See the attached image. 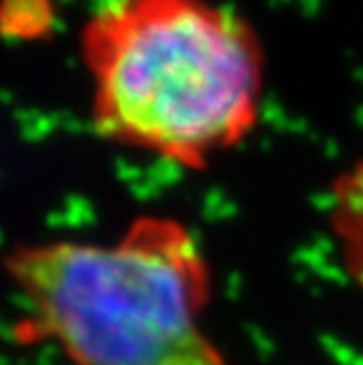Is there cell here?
Masks as SVG:
<instances>
[{"label": "cell", "instance_id": "obj_2", "mask_svg": "<svg viewBox=\"0 0 363 365\" xmlns=\"http://www.w3.org/2000/svg\"><path fill=\"white\" fill-rule=\"evenodd\" d=\"M5 274L21 344L68 365H231L205 328L215 276L189 224L137 215L113 240H24Z\"/></svg>", "mask_w": 363, "mask_h": 365}, {"label": "cell", "instance_id": "obj_1", "mask_svg": "<svg viewBox=\"0 0 363 365\" xmlns=\"http://www.w3.org/2000/svg\"><path fill=\"white\" fill-rule=\"evenodd\" d=\"M92 130L184 170H205L260 123L265 48L210 0H106L81 31Z\"/></svg>", "mask_w": 363, "mask_h": 365}, {"label": "cell", "instance_id": "obj_4", "mask_svg": "<svg viewBox=\"0 0 363 365\" xmlns=\"http://www.w3.org/2000/svg\"><path fill=\"white\" fill-rule=\"evenodd\" d=\"M55 21V0H3L0 5V29L10 41H43L52 34Z\"/></svg>", "mask_w": 363, "mask_h": 365}, {"label": "cell", "instance_id": "obj_3", "mask_svg": "<svg viewBox=\"0 0 363 365\" xmlns=\"http://www.w3.org/2000/svg\"><path fill=\"white\" fill-rule=\"evenodd\" d=\"M328 229L347 278L363 292V158L330 184Z\"/></svg>", "mask_w": 363, "mask_h": 365}]
</instances>
